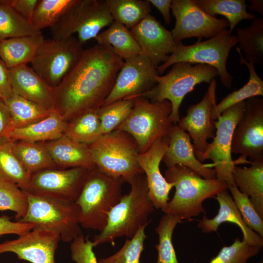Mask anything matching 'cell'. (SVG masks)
I'll use <instances>...</instances> for the list:
<instances>
[{
    "instance_id": "1",
    "label": "cell",
    "mask_w": 263,
    "mask_h": 263,
    "mask_svg": "<svg viewBox=\"0 0 263 263\" xmlns=\"http://www.w3.org/2000/svg\"><path fill=\"white\" fill-rule=\"evenodd\" d=\"M124 60L110 45L84 50L73 69L54 88V110L66 121L97 111L110 94Z\"/></svg>"
},
{
    "instance_id": "2",
    "label": "cell",
    "mask_w": 263,
    "mask_h": 263,
    "mask_svg": "<svg viewBox=\"0 0 263 263\" xmlns=\"http://www.w3.org/2000/svg\"><path fill=\"white\" fill-rule=\"evenodd\" d=\"M131 189L122 195L110 211L104 228L94 237V247L106 243H113L119 237H133L150 222L149 217L155 207L148 191L144 173L138 174L130 183Z\"/></svg>"
},
{
    "instance_id": "3",
    "label": "cell",
    "mask_w": 263,
    "mask_h": 263,
    "mask_svg": "<svg viewBox=\"0 0 263 263\" xmlns=\"http://www.w3.org/2000/svg\"><path fill=\"white\" fill-rule=\"evenodd\" d=\"M166 180L175 188L172 199L162 210L166 214L176 215L182 220L189 219L204 212L203 201L214 198L227 184L215 179H206L192 169L182 165L167 168Z\"/></svg>"
},
{
    "instance_id": "4",
    "label": "cell",
    "mask_w": 263,
    "mask_h": 263,
    "mask_svg": "<svg viewBox=\"0 0 263 263\" xmlns=\"http://www.w3.org/2000/svg\"><path fill=\"white\" fill-rule=\"evenodd\" d=\"M89 147L95 168L110 177L129 184L143 172L138 162L137 144L126 132L103 134Z\"/></svg>"
},
{
    "instance_id": "5",
    "label": "cell",
    "mask_w": 263,
    "mask_h": 263,
    "mask_svg": "<svg viewBox=\"0 0 263 263\" xmlns=\"http://www.w3.org/2000/svg\"><path fill=\"white\" fill-rule=\"evenodd\" d=\"M123 183L96 168L89 171L75 201L82 226L100 232L104 228L110 211L122 196Z\"/></svg>"
},
{
    "instance_id": "6",
    "label": "cell",
    "mask_w": 263,
    "mask_h": 263,
    "mask_svg": "<svg viewBox=\"0 0 263 263\" xmlns=\"http://www.w3.org/2000/svg\"><path fill=\"white\" fill-rule=\"evenodd\" d=\"M217 76V70L208 65L176 63L166 75H158L156 84L140 96L152 102L169 101L172 106L170 117L173 123L177 124L180 120V107L185 96L197 85L210 83Z\"/></svg>"
},
{
    "instance_id": "7",
    "label": "cell",
    "mask_w": 263,
    "mask_h": 263,
    "mask_svg": "<svg viewBox=\"0 0 263 263\" xmlns=\"http://www.w3.org/2000/svg\"><path fill=\"white\" fill-rule=\"evenodd\" d=\"M24 191L27 196L28 208L24 217L18 222L33 224L35 228L56 232L65 243L72 242L82 234L79 209L75 202Z\"/></svg>"
},
{
    "instance_id": "8",
    "label": "cell",
    "mask_w": 263,
    "mask_h": 263,
    "mask_svg": "<svg viewBox=\"0 0 263 263\" xmlns=\"http://www.w3.org/2000/svg\"><path fill=\"white\" fill-rule=\"evenodd\" d=\"M132 99L133 105L129 116L116 130L132 135L139 153H143L157 140L169 136L175 125L170 117L172 106L167 100L152 102L142 96Z\"/></svg>"
},
{
    "instance_id": "9",
    "label": "cell",
    "mask_w": 263,
    "mask_h": 263,
    "mask_svg": "<svg viewBox=\"0 0 263 263\" xmlns=\"http://www.w3.org/2000/svg\"><path fill=\"white\" fill-rule=\"evenodd\" d=\"M237 43L236 36L227 29L213 38L202 41L198 40L193 44L178 43L167 60L158 66L157 72L161 75L169 67L180 62L206 64L217 70L222 84L230 89L233 78L227 70L226 62L230 50Z\"/></svg>"
},
{
    "instance_id": "10",
    "label": "cell",
    "mask_w": 263,
    "mask_h": 263,
    "mask_svg": "<svg viewBox=\"0 0 263 263\" xmlns=\"http://www.w3.org/2000/svg\"><path fill=\"white\" fill-rule=\"evenodd\" d=\"M113 21L106 0H77L50 30L52 38L56 39L76 33L83 45Z\"/></svg>"
},
{
    "instance_id": "11",
    "label": "cell",
    "mask_w": 263,
    "mask_h": 263,
    "mask_svg": "<svg viewBox=\"0 0 263 263\" xmlns=\"http://www.w3.org/2000/svg\"><path fill=\"white\" fill-rule=\"evenodd\" d=\"M246 100L225 110L215 121L216 132L213 140L208 143L203 152H195L201 162L210 159L216 178L225 182L228 187L235 184L232 176L236 163L231 156V143L234 129L244 113Z\"/></svg>"
},
{
    "instance_id": "12",
    "label": "cell",
    "mask_w": 263,
    "mask_h": 263,
    "mask_svg": "<svg viewBox=\"0 0 263 263\" xmlns=\"http://www.w3.org/2000/svg\"><path fill=\"white\" fill-rule=\"evenodd\" d=\"M76 37L44 39L31 68L51 87L57 86L80 58L84 49Z\"/></svg>"
},
{
    "instance_id": "13",
    "label": "cell",
    "mask_w": 263,
    "mask_h": 263,
    "mask_svg": "<svg viewBox=\"0 0 263 263\" xmlns=\"http://www.w3.org/2000/svg\"><path fill=\"white\" fill-rule=\"evenodd\" d=\"M171 10L175 19L171 31L176 43L185 38H211L229 26L225 18L211 16L199 7L194 0H172Z\"/></svg>"
},
{
    "instance_id": "14",
    "label": "cell",
    "mask_w": 263,
    "mask_h": 263,
    "mask_svg": "<svg viewBox=\"0 0 263 263\" xmlns=\"http://www.w3.org/2000/svg\"><path fill=\"white\" fill-rule=\"evenodd\" d=\"M91 170L82 168L49 169L31 175L28 192L75 202Z\"/></svg>"
},
{
    "instance_id": "15",
    "label": "cell",
    "mask_w": 263,
    "mask_h": 263,
    "mask_svg": "<svg viewBox=\"0 0 263 263\" xmlns=\"http://www.w3.org/2000/svg\"><path fill=\"white\" fill-rule=\"evenodd\" d=\"M231 153L249 157L251 162H263V99L246 100L244 113L232 136Z\"/></svg>"
},
{
    "instance_id": "16",
    "label": "cell",
    "mask_w": 263,
    "mask_h": 263,
    "mask_svg": "<svg viewBox=\"0 0 263 263\" xmlns=\"http://www.w3.org/2000/svg\"><path fill=\"white\" fill-rule=\"evenodd\" d=\"M157 67L140 55L124 61L103 106L124 98H132L150 90L156 83Z\"/></svg>"
},
{
    "instance_id": "17",
    "label": "cell",
    "mask_w": 263,
    "mask_h": 263,
    "mask_svg": "<svg viewBox=\"0 0 263 263\" xmlns=\"http://www.w3.org/2000/svg\"><path fill=\"white\" fill-rule=\"evenodd\" d=\"M60 240V235L56 232L34 228L16 239L0 244V254L9 252L31 263H55Z\"/></svg>"
},
{
    "instance_id": "18",
    "label": "cell",
    "mask_w": 263,
    "mask_h": 263,
    "mask_svg": "<svg viewBox=\"0 0 263 263\" xmlns=\"http://www.w3.org/2000/svg\"><path fill=\"white\" fill-rule=\"evenodd\" d=\"M216 82L213 79L202 99L189 106L185 116L177 123L183 131L188 132L193 141L195 152H204L208 144L207 140L215 136L216 127L212 117V109L216 103Z\"/></svg>"
},
{
    "instance_id": "19",
    "label": "cell",
    "mask_w": 263,
    "mask_h": 263,
    "mask_svg": "<svg viewBox=\"0 0 263 263\" xmlns=\"http://www.w3.org/2000/svg\"><path fill=\"white\" fill-rule=\"evenodd\" d=\"M130 31L139 46V55L148 57L157 67L176 48L177 44L171 31L150 14Z\"/></svg>"
},
{
    "instance_id": "20",
    "label": "cell",
    "mask_w": 263,
    "mask_h": 263,
    "mask_svg": "<svg viewBox=\"0 0 263 263\" xmlns=\"http://www.w3.org/2000/svg\"><path fill=\"white\" fill-rule=\"evenodd\" d=\"M168 137L157 140L147 150L139 153L138 157V164L146 176L150 198L154 207L161 210L168 203L169 192L173 187L160 169L168 147Z\"/></svg>"
},
{
    "instance_id": "21",
    "label": "cell",
    "mask_w": 263,
    "mask_h": 263,
    "mask_svg": "<svg viewBox=\"0 0 263 263\" xmlns=\"http://www.w3.org/2000/svg\"><path fill=\"white\" fill-rule=\"evenodd\" d=\"M168 168L182 165L206 179L216 178L214 169L203 164L196 157L189 134L175 124L168 137V145L162 160Z\"/></svg>"
},
{
    "instance_id": "22",
    "label": "cell",
    "mask_w": 263,
    "mask_h": 263,
    "mask_svg": "<svg viewBox=\"0 0 263 263\" xmlns=\"http://www.w3.org/2000/svg\"><path fill=\"white\" fill-rule=\"evenodd\" d=\"M14 93L49 110H54V88L27 64L9 69Z\"/></svg>"
},
{
    "instance_id": "23",
    "label": "cell",
    "mask_w": 263,
    "mask_h": 263,
    "mask_svg": "<svg viewBox=\"0 0 263 263\" xmlns=\"http://www.w3.org/2000/svg\"><path fill=\"white\" fill-rule=\"evenodd\" d=\"M219 204V209L217 215L212 219H208L204 215L197 225L203 233L217 231L220 225L225 222L236 224L241 229L243 234V241L253 246L262 248L263 238L249 228L244 223L233 198L227 191L223 190L215 197Z\"/></svg>"
},
{
    "instance_id": "24",
    "label": "cell",
    "mask_w": 263,
    "mask_h": 263,
    "mask_svg": "<svg viewBox=\"0 0 263 263\" xmlns=\"http://www.w3.org/2000/svg\"><path fill=\"white\" fill-rule=\"evenodd\" d=\"M45 144L56 166L62 169L95 168L88 145L76 141L65 134Z\"/></svg>"
},
{
    "instance_id": "25",
    "label": "cell",
    "mask_w": 263,
    "mask_h": 263,
    "mask_svg": "<svg viewBox=\"0 0 263 263\" xmlns=\"http://www.w3.org/2000/svg\"><path fill=\"white\" fill-rule=\"evenodd\" d=\"M67 125V121L54 110L48 116L40 120L10 130L6 138L12 142H48L62 136Z\"/></svg>"
},
{
    "instance_id": "26",
    "label": "cell",
    "mask_w": 263,
    "mask_h": 263,
    "mask_svg": "<svg viewBox=\"0 0 263 263\" xmlns=\"http://www.w3.org/2000/svg\"><path fill=\"white\" fill-rule=\"evenodd\" d=\"M41 32L0 42V58L9 68L30 63L44 40Z\"/></svg>"
},
{
    "instance_id": "27",
    "label": "cell",
    "mask_w": 263,
    "mask_h": 263,
    "mask_svg": "<svg viewBox=\"0 0 263 263\" xmlns=\"http://www.w3.org/2000/svg\"><path fill=\"white\" fill-rule=\"evenodd\" d=\"M250 164L249 167L235 166L233 179L239 190L248 196L256 210L263 218V162Z\"/></svg>"
},
{
    "instance_id": "28",
    "label": "cell",
    "mask_w": 263,
    "mask_h": 263,
    "mask_svg": "<svg viewBox=\"0 0 263 263\" xmlns=\"http://www.w3.org/2000/svg\"><path fill=\"white\" fill-rule=\"evenodd\" d=\"M236 51L240 56L239 61L241 65H245L249 71L248 82L242 88L229 94L223 98L219 103L216 104L212 109V117L216 121L222 113L229 107L247 99L263 95V81L257 74L255 64L247 61L238 46Z\"/></svg>"
},
{
    "instance_id": "29",
    "label": "cell",
    "mask_w": 263,
    "mask_h": 263,
    "mask_svg": "<svg viewBox=\"0 0 263 263\" xmlns=\"http://www.w3.org/2000/svg\"><path fill=\"white\" fill-rule=\"evenodd\" d=\"M97 44L111 46L123 60L140 54V47L130 29L113 20L108 28L94 38Z\"/></svg>"
},
{
    "instance_id": "30",
    "label": "cell",
    "mask_w": 263,
    "mask_h": 263,
    "mask_svg": "<svg viewBox=\"0 0 263 263\" xmlns=\"http://www.w3.org/2000/svg\"><path fill=\"white\" fill-rule=\"evenodd\" d=\"M13 150L20 162L31 175L45 169L56 168L45 143L13 142Z\"/></svg>"
},
{
    "instance_id": "31",
    "label": "cell",
    "mask_w": 263,
    "mask_h": 263,
    "mask_svg": "<svg viewBox=\"0 0 263 263\" xmlns=\"http://www.w3.org/2000/svg\"><path fill=\"white\" fill-rule=\"evenodd\" d=\"M4 102L9 112L11 130L40 120L53 111L48 110L15 93Z\"/></svg>"
},
{
    "instance_id": "32",
    "label": "cell",
    "mask_w": 263,
    "mask_h": 263,
    "mask_svg": "<svg viewBox=\"0 0 263 263\" xmlns=\"http://www.w3.org/2000/svg\"><path fill=\"white\" fill-rule=\"evenodd\" d=\"M196 4L207 14L224 16L228 23L230 33L244 19L253 20L256 16L246 10L244 0H194Z\"/></svg>"
},
{
    "instance_id": "33",
    "label": "cell",
    "mask_w": 263,
    "mask_h": 263,
    "mask_svg": "<svg viewBox=\"0 0 263 263\" xmlns=\"http://www.w3.org/2000/svg\"><path fill=\"white\" fill-rule=\"evenodd\" d=\"M13 142H0V180L17 185L24 191L29 188L31 174L15 154Z\"/></svg>"
},
{
    "instance_id": "34",
    "label": "cell",
    "mask_w": 263,
    "mask_h": 263,
    "mask_svg": "<svg viewBox=\"0 0 263 263\" xmlns=\"http://www.w3.org/2000/svg\"><path fill=\"white\" fill-rule=\"evenodd\" d=\"M114 21L131 29L150 14L151 4L148 0H106Z\"/></svg>"
},
{
    "instance_id": "35",
    "label": "cell",
    "mask_w": 263,
    "mask_h": 263,
    "mask_svg": "<svg viewBox=\"0 0 263 263\" xmlns=\"http://www.w3.org/2000/svg\"><path fill=\"white\" fill-rule=\"evenodd\" d=\"M238 48L248 62L263 65V19L255 18L249 26L236 29Z\"/></svg>"
},
{
    "instance_id": "36",
    "label": "cell",
    "mask_w": 263,
    "mask_h": 263,
    "mask_svg": "<svg viewBox=\"0 0 263 263\" xmlns=\"http://www.w3.org/2000/svg\"><path fill=\"white\" fill-rule=\"evenodd\" d=\"M77 0H38L29 22L38 31L52 27Z\"/></svg>"
},
{
    "instance_id": "37",
    "label": "cell",
    "mask_w": 263,
    "mask_h": 263,
    "mask_svg": "<svg viewBox=\"0 0 263 263\" xmlns=\"http://www.w3.org/2000/svg\"><path fill=\"white\" fill-rule=\"evenodd\" d=\"M64 134L88 145L94 142L102 135L97 111L85 113L71 120L67 123Z\"/></svg>"
},
{
    "instance_id": "38",
    "label": "cell",
    "mask_w": 263,
    "mask_h": 263,
    "mask_svg": "<svg viewBox=\"0 0 263 263\" xmlns=\"http://www.w3.org/2000/svg\"><path fill=\"white\" fill-rule=\"evenodd\" d=\"M41 33L11 6L0 0V42L13 38Z\"/></svg>"
},
{
    "instance_id": "39",
    "label": "cell",
    "mask_w": 263,
    "mask_h": 263,
    "mask_svg": "<svg viewBox=\"0 0 263 263\" xmlns=\"http://www.w3.org/2000/svg\"><path fill=\"white\" fill-rule=\"evenodd\" d=\"M178 216L164 215L155 231L158 235V243L155 245L158 251L156 263H179L172 243V235L176 225L182 222Z\"/></svg>"
},
{
    "instance_id": "40",
    "label": "cell",
    "mask_w": 263,
    "mask_h": 263,
    "mask_svg": "<svg viewBox=\"0 0 263 263\" xmlns=\"http://www.w3.org/2000/svg\"><path fill=\"white\" fill-rule=\"evenodd\" d=\"M133 105L132 98H124L100 107L97 112L102 134L116 130L124 122Z\"/></svg>"
},
{
    "instance_id": "41",
    "label": "cell",
    "mask_w": 263,
    "mask_h": 263,
    "mask_svg": "<svg viewBox=\"0 0 263 263\" xmlns=\"http://www.w3.org/2000/svg\"><path fill=\"white\" fill-rule=\"evenodd\" d=\"M25 192L15 184L0 180V210H11L16 213L17 221L25 215L28 208Z\"/></svg>"
},
{
    "instance_id": "42",
    "label": "cell",
    "mask_w": 263,
    "mask_h": 263,
    "mask_svg": "<svg viewBox=\"0 0 263 263\" xmlns=\"http://www.w3.org/2000/svg\"><path fill=\"white\" fill-rule=\"evenodd\" d=\"M145 228H141L132 238H127L118 251L109 257L100 259L98 263H140L144 242L147 237Z\"/></svg>"
},
{
    "instance_id": "43",
    "label": "cell",
    "mask_w": 263,
    "mask_h": 263,
    "mask_svg": "<svg viewBox=\"0 0 263 263\" xmlns=\"http://www.w3.org/2000/svg\"><path fill=\"white\" fill-rule=\"evenodd\" d=\"M262 248L253 246L236 238L230 246L223 247L209 263H246L259 253Z\"/></svg>"
},
{
    "instance_id": "44",
    "label": "cell",
    "mask_w": 263,
    "mask_h": 263,
    "mask_svg": "<svg viewBox=\"0 0 263 263\" xmlns=\"http://www.w3.org/2000/svg\"><path fill=\"white\" fill-rule=\"evenodd\" d=\"M228 188L247 226L263 237V218L259 215L248 196L241 192L235 184L228 187Z\"/></svg>"
},
{
    "instance_id": "45",
    "label": "cell",
    "mask_w": 263,
    "mask_h": 263,
    "mask_svg": "<svg viewBox=\"0 0 263 263\" xmlns=\"http://www.w3.org/2000/svg\"><path fill=\"white\" fill-rule=\"evenodd\" d=\"M93 241L85 238L82 234L72 241L71 256L75 263H98L94 252Z\"/></svg>"
},
{
    "instance_id": "46",
    "label": "cell",
    "mask_w": 263,
    "mask_h": 263,
    "mask_svg": "<svg viewBox=\"0 0 263 263\" xmlns=\"http://www.w3.org/2000/svg\"><path fill=\"white\" fill-rule=\"evenodd\" d=\"M35 227L33 224L19 222H13L9 217H0V237L5 234L21 235Z\"/></svg>"
},
{
    "instance_id": "47",
    "label": "cell",
    "mask_w": 263,
    "mask_h": 263,
    "mask_svg": "<svg viewBox=\"0 0 263 263\" xmlns=\"http://www.w3.org/2000/svg\"><path fill=\"white\" fill-rule=\"evenodd\" d=\"M16 12L30 21L38 0H3Z\"/></svg>"
},
{
    "instance_id": "48",
    "label": "cell",
    "mask_w": 263,
    "mask_h": 263,
    "mask_svg": "<svg viewBox=\"0 0 263 263\" xmlns=\"http://www.w3.org/2000/svg\"><path fill=\"white\" fill-rule=\"evenodd\" d=\"M13 94L9 69L0 58V100L4 102Z\"/></svg>"
},
{
    "instance_id": "49",
    "label": "cell",
    "mask_w": 263,
    "mask_h": 263,
    "mask_svg": "<svg viewBox=\"0 0 263 263\" xmlns=\"http://www.w3.org/2000/svg\"><path fill=\"white\" fill-rule=\"evenodd\" d=\"M11 129L9 112L4 102L0 100V142L8 141L6 137Z\"/></svg>"
},
{
    "instance_id": "50",
    "label": "cell",
    "mask_w": 263,
    "mask_h": 263,
    "mask_svg": "<svg viewBox=\"0 0 263 263\" xmlns=\"http://www.w3.org/2000/svg\"><path fill=\"white\" fill-rule=\"evenodd\" d=\"M161 14L166 24H169L171 20L172 0H148Z\"/></svg>"
},
{
    "instance_id": "51",
    "label": "cell",
    "mask_w": 263,
    "mask_h": 263,
    "mask_svg": "<svg viewBox=\"0 0 263 263\" xmlns=\"http://www.w3.org/2000/svg\"><path fill=\"white\" fill-rule=\"evenodd\" d=\"M251 5L249 6L250 10L258 12L263 16V0H250Z\"/></svg>"
},
{
    "instance_id": "52",
    "label": "cell",
    "mask_w": 263,
    "mask_h": 263,
    "mask_svg": "<svg viewBox=\"0 0 263 263\" xmlns=\"http://www.w3.org/2000/svg\"><path fill=\"white\" fill-rule=\"evenodd\" d=\"M263 263V262H262V263Z\"/></svg>"
}]
</instances>
